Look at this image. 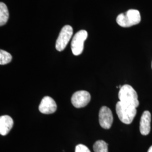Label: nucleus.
Wrapping results in <instances>:
<instances>
[{
    "instance_id": "1a4fd4ad",
    "label": "nucleus",
    "mask_w": 152,
    "mask_h": 152,
    "mask_svg": "<svg viewBox=\"0 0 152 152\" xmlns=\"http://www.w3.org/2000/svg\"><path fill=\"white\" fill-rule=\"evenodd\" d=\"M151 114L146 110L144 111L141 115L140 121V131L141 135H147L151 131Z\"/></svg>"
},
{
    "instance_id": "6e6552de",
    "label": "nucleus",
    "mask_w": 152,
    "mask_h": 152,
    "mask_svg": "<svg viewBox=\"0 0 152 152\" xmlns=\"http://www.w3.org/2000/svg\"><path fill=\"white\" fill-rule=\"evenodd\" d=\"M38 109L43 114H53L57 109V105L53 98L46 96L42 99Z\"/></svg>"
},
{
    "instance_id": "dca6fc26",
    "label": "nucleus",
    "mask_w": 152,
    "mask_h": 152,
    "mask_svg": "<svg viewBox=\"0 0 152 152\" xmlns=\"http://www.w3.org/2000/svg\"></svg>"
},
{
    "instance_id": "39448f33",
    "label": "nucleus",
    "mask_w": 152,
    "mask_h": 152,
    "mask_svg": "<svg viewBox=\"0 0 152 152\" xmlns=\"http://www.w3.org/2000/svg\"><path fill=\"white\" fill-rule=\"evenodd\" d=\"M73 33V28L70 26L66 25L63 27L56 42L55 48L58 51H62L65 49L71 39Z\"/></svg>"
},
{
    "instance_id": "9b49d317",
    "label": "nucleus",
    "mask_w": 152,
    "mask_h": 152,
    "mask_svg": "<svg viewBox=\"0 0 152 152\" xmlns=\"http://www.w3.org/2000/svg\"><path fill=\"white\" fill-rule=\"evenodd\" d=\"M9 12L7 6L3 2L0 3V26H2L7 22Z\"/></svg>"
},
{
    "instance_id": "7ed1b4c3",
    "label": "nucleus",
    "mask_w": 152,
    "mask_h": 152,
    "mask_svg": "<svg viewBox=\"0 0 152 152\" xmlns=\"http://www.w3.org/2000/svg\"><path fill=\"white\" fill-rule=\"evenodd\" d=\"M118 98L120 102L124 103L134 106L136 108L139 105L138 96L136 91L129 85H125L120 88Z\"/></svg>"
},
{
    "instance_id": "0eeeda50",
    "label": "nucleus",
    "mask_w": 152,
    "mask_h": 152,
    "mask_svg": "<svg viewBox=\"0 0 152 152\" xmlns=\"http://www.w3.org/2000/svg\"><path fill=\"white\" fill-rule=\"evenodd\" d=\"M99 121L100 126L104 129H109L113 124V117L111 110L106 106L102 107L99 111Z\"/></svg>"
},
{
    "instance_id": "ddd939ff",
    "label": "nucleus",
    "mask_w": 152,
    "mask_h": 152,
    "mask_svg": "<svg viewBox=\"0 0 152 152\" xmlns=\"http://www.w3.org/2000/svg\"><path fill=\"white\" fill-rule=\"evenodd\" d=\"M12 60V56L5 50H0V64L5 65L9 64Z\"/></svg>"
},
{
    "instance_id": "423d86ee",
    "label": "nucleus",
    "mask_w": 152,
    "mask_h": 152,
    "mask_svg": "<svg viewBox=\"0 0 152 152\" xmlns=\"http://www.w3.org/2000/svg\"><path fill=\"white\" fill-rule=\"evenodd\" d=\"M90 100V94L87 91L81 90L73 94L71 98V103L76 108H81L86 107Z\"/></svg>"
},
{
    "instance_id": "2eb2a0df",
    "label": "nucleus",
    "mask_w": 152,
    "mask_h": 152,
    "mask_svg": "<svg viewBox=\"0 0 152 152\" xmlns=\"http://www.w3.org/2000/svg\"><path fill=\"white\" fill-rule=\"evenodd\" d=\"M148 152H152V146H151V147L149 148V149Z\"/></svg>"
},
{
    "instance_id": "f257e3e1",
    "label": "nucleus",
    "mask_w": 152,
    "mask_h": 152,
    "mask_svg": "<svg viewBox=\"0 0 152 152\" xmlns=\"http://www.w3.org/2000/svg\"><path fill=\"white\" fill-rule=\"evenodd\" d=\"M115 110L120 121L126 125H129L132 122L137 113L136 107L120 101L117 103Z\"/></svg>"
},
{
    "instance_id": "20e7f679",
    "label": "nucleus",
    "mask_w": 152,
    "mask_h": 152,
    "mask_svg": "<svg viewBox=\"0 0 152 152\" xmlns=\"http://www.w3.org/2000/svg\"><path fill=\"white\" fill-rule=\"evenodd\" d=\"M88 37L85 30H81L76 33L71 42V50L73 55L78 56L81 54L84 49V42Z\"/></svg>"
},
{
    "instance_id": "f03ea898",
    "label": "nucleus",
    "mask_w": 152,
    "mask_h": 152,
    "mask_svg": "<svg viewBox=\"0 0 152 152\" xmlns=\"http://www.w3.org/2000/svg\"><path fill=\"white\" fill-rule=\"evenodd\" d=\"M141 21V16L139 11L135 9H130L125 13L118 15L116 22L122 27H130L138 24Z\"/></svg>"
},
{
    "instance_id": "9d476101",
    "label": "nucleus",
    "mask_w": 152,
    "mask_h": 152,
    "mask_svg": "<svg viewBox=\"0 0 152 152\" xmlns=\"http://www.w3.org/2000/svg\"><path fill=\"white\" fill-rule=\"evenodd\" d=\"M14 125V121L11 117L7 115L0 117V134L5 136L10 131Z\"/></svg>"
},
{
    "instance_id": "4468645a",
    "label": "nucleus",
    "mask_w": 152,
    "mask_h": 152,
    "mask_svg": "<svg viewBox=\"0 0 152 152\" xmlns=\"http://www.w3.org/2000/svg\"><path fill=\"white\" fill-rule=\"evenodd\" d=\"M75 152H91L90 149L83 144H78L75 148Z\"/></svg>"
},
{
    "instance_id": "f8f14e48",
    "label": "nucleus",
    "mask_w": 152,
    "mask_h": 152,
    "mask_svg": "<svg viewBox=\"0 0 152 152\" xmlns=\"http://www.w3.org/2000/svg\"><path fill=\"white\" fill-rule=\"evenodd\" d=\"M108 144L104 140H98L93 145V149L95 152H108Z\"/></svg>"
}]
</instances>
